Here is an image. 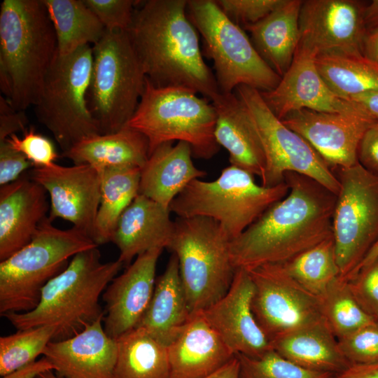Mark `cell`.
Wrapping results in <instances>:
<instances>
[{"instance_id":"f1b7e54d","label":"cell","mask_w":378,"mask_h":378,"mask_svg":"<svg viewBox=\"0 0 378 378\" xmlns=\"http://www.w3.org/2000/svg\"><path fill=\"white\" fill-rule=\"evenodd\" d=\"M270 344L281 357L310 371L334 374L351 365L324 321L282 336Z\"/></svg>"},{"instance_id":"9a60e30c","label":"cell","mask_w":378,"mask_h":378,"mask_svg":"<svg viewBox=\"0 0 378 378\" xmlns=\"http://www.w3.org/2000/svg\"><path fill=\"white\" fill-rule=\"evenodd\" d=\"M29 176L49 195V218L66 220L92 239L100 204V172L85 164L66 167L55 163L34 167Z\"/></svg>"},{"instance_id":"d4e9b609","label":"cell","mask_w":378,"mask_h":378,"mask_svg":"<svg viewBox=\"0 0 378 378\" xmlns=\"http://www.w3.org/2000/svg\"><path fill=\"white\" fill-rule=\"evenodd\" d=\"M211 103L216 114L215 139L228 152L230 164L261 178L265 171V156L242 102L232 92L220 93Z\"/></svg>"},{"instance_id":"277c9868","label":"cell","mask_w":378,"mask_h":378,"mask_svg":"<svg viewBox=\"0 0 378 378\" xmlns=\"http://www.w3.org/2000/svg\"><path fill=\"white\" fill-rule=\"evenodd\" d=\"M122 265L118 259L102 262L98 246L80 252L43 287L34 309L1 316L18 330L55 326L56 332L52 341L71 337L104 318L100 296Z\"/></svg>"},{"instance_id":"3957f363","label":"cell","mask_w":378,"mask_h":378,"mask_svg":"<svg viewBox=\"0 0 378 378\" xmlns=\"http://www.w3.org/2000/svg\"><path fill=\"white\" fill-rule=\"evenodd\" d=\"M57 54L42 0H4L0 8V88L17 111L36 106Z\"/></svg>"},{"instance_id":"e0dca14e","label":"cell","mask_w":378,"mask_h":378,"mask_svg":"<svg viewBox=\"0 0 378 378\" xmlns=\"http://www.w3.org/2000/svg\"><path fill=\"white\" fill-rule=\"evenodd\" d=\"M365 6L354 0L302 1L299 45L316 57L329 52L363 54Z\"/></svg>"},{"instance_id":"4316f807","label":"cell","mask_w":378,"mask_h":378,"mask_svg":"<svg viewBox=\"0 0 378 378\" xmlns=\"http://www.w3.org/2000/svg\"><path fill=\"white\" fill-rule=\"evenodd\" d=\"M192 315L178 261L172 253L164 271L156 279L150 302L138 327L168 346L181 334Z\"/></svg>"},{"instance_id":"83f0119b","label":"cell","mask_w":378,"mask_h":378,"mask_svg":"<svg viewBox=\"0 0 378 378\" xmlns=\"http://www.w3.org/2000/svg\"><path fill=\"white\" fill-rule=\"evenodd\" d=\"M302 4L301 0H284L264 19L244 26L258 52L281 77L290 67L300 43Z\"/></svg>"},{"instance_id":"60d3db41","label":"cell","mask_w":378,"mask_h":378,"mask_svg":"<svg viewBox=\"0 0 378 378\" xmlns=\"http://www.w3.org/2000/svg\"><path fill=\"white\" fill-rule=\"evenodd\" d=\"M107 30L127 31L132 20L136 1L83 0Z\"/></svg>"},{"instance_id":"ac0fdd59","label":"cell","mask_w":378,"mask_h":378,"mask_svg":"<svg viewBox=\"0 0 378 378\" xmlns=\"http://www.w3.org/2000/svg\"><path fill=\"white\" fill-rule=\"evenodd\" d=\"M281 121L303 137L333 171L353 167L360 141L375 120L370 114L346 115L300 109Z\"/></svg>"},{"instance_id":"52a82bcc","label":"cell","mask_w":378,"mask_h":378,"mask_svg":"<svg viewBox=\"0 0 378 378\" xmlns=\"http://www.w3.org/2000/svg\"><path fill=\"white\" fill-rule=\"evenodd\" d=\"M288 191L286 181L265 187L258 184L252 174L230 164L214 181H191L173 200L169 210L179 218H212L232 240Z\"/></svg>"},{"instance_id":"f6af8a7d","label":"cell","mask_w":378,"mask_h":378,"mask_svg":"<svg viewBox=\"0 0 378 378\" xmlns=\"http://www.w3.org/2000/svg\"><path fill=\"white\" fill-rule=\"evenodd\" d=\"M358 163L378 176V121L371 125L363 134L358 148Z\"/></svg>"},{"instance_id":"44dd1931","label":"cell","mask_w":378,"mask_h":378,"mask_svg":"<svg viewBox=\"0 0 378 378\" xmlns=\"http://www.w3.org/2000/svg\"><path fill=\"white\" fill-rule=\"evenodd\" d=\"M43 355L64 378H114L118 343L103 326V318L66 340L50 341Z\"/></svg>"},{"instance_id":"5bb4252c","label":"cell","mask_w":378,"mask_h":378,"mask_svg":"<svg viewBox=\"0 0 378 378\" xmlns=\"http://www.w3.org/2000/svg\"><path fill=\"white\" fill-rule=\"evenodd\" d=\"M247 271L254 284L252 311L270 342L324 321L319 298L297 284L281 264Z\"/></svg>"},{"instance_id":"bcb514c9","label":"cell","mask_w":378,"mask_h":378,"mask_svg":"<svg viewBox=\"0 0 378 378\" xmlns=\"http://www.w3.org/2000/svg\"><path fill=\"white\" fill-rule=\"evenodd\" d=\"M27 122L24 111L14 109L4 97H0V141L18 132L26 131Z\"/></svg>"},{"instance_id":"1f68e13d","label":"cell","mask_w":378,"mask_h":378,"mask_svg":"<svg viewBox=\"0 0 378 378\" xmlns=\"http://www.w3.org/2000/svg\"><path fill=\"white\" fill-rule=\"evenodd\" d=\"M101 174V197L92 239L99 246L111 241L120 216L139 194L141 169H106Z\"/></svg>"},{"instance_id":"11a10c76","label":"cell","mask_w":378,"mask_h":378,"mask_svg":"<svg viewBox=\"0 0 378 378\" xmlns=\"http://www.w3.org/2000/svg\"><path fill=\"white\" fill-rule=\"evenodd\" d=\"M36 378H64L53 373V370H46L39 373Z\"/></svg>"},{"instance_id":"7c38bea8","label":"cell","mask_w":378,"mask_h":378,"mask_svg":"<svg viewBox=\"0 0 378 378\" xmlns=\"http://www.w3.org/2000/svg\"><path fill=\"white\" fill-rule=\"evenodd\" d=\"M234 93L247 111L264 150L266 167L261 185L276 186L285 181L286 173L294 172L338 194L340 184L334 172L303 137L275 115L259 90L240 85Z\"/></svg>"},{"instance_id":"4fadbf2b","label":"cell","mask_w":378,"mask_h":378,"mask_svg":"<svg viewBox=\"0 0 378 378\" xmlns=\"http://www.w3.org/2000/svg\"><path fill=\"white\" fill-rule=\"evenodd\" d=\"M336 176L332 232L340 277L348 280L378 239V176L359 163Z\"/></svg>"},{"instance_id":"30bf717a","label":"cell","mask_w":378,"mask_h":378,"mask_svg":"<svg viewBox=\"0 0 378 378\" xmlns=\"http://www.w3.org/2000/svg\"><path fill=\"white\" fill-rule=\"evenodd\" d=\"M189 19L203 39L206 55L214 64L222 94L240 85L270 91L281 76L262 59L239 24L230 20L214 0H188Z\"/></svg>"},{"instance_id":"e575fe53","label":"cell","mask_w":378,"mask_h":378,"mask_svg":"<svg viewBox=\"0 0 378 378\" xmlns=\"http://www.w3.org/2000/svg\"><path fill=\"white\" fill-rule=\"evenodd\" d=\"M279 264L297 284L318 298L340 276L332 235Z\"/></svg>"},{"instance_id":"74e56055","label":"cell","mask_w":378,"mask_h":378,"mask_svg":"<svg viewBox=\"0 0 378 378\" xmlns=\"http://www.w3.org/2000/svg\"><path fill=\"white\" fill-rule=\"evenodd\" d=\"M239 378H329L332 374L305 370L271 349L258 357L236 354Z\"/></svg>"},{"instance_id":"8992f818","label":"cell","mask_w":378,"mask_h":378,"mask_svg":"<svg viewBox=\"0 0 378 378\" xmlns=\"http://www.w3.org/2000/svg\"><path fill=\"white\" fill-rule=\"evenodd\" d=\"M216 120L209 99L187 88L156 87L146 78L136 109L125 127L146 136L149 155L161 144L177 141L188 144L193 157L209 160L220 147L214 136Z\"/></svg>"},{"instance_id":"7bdbcfd3","label":"cell","mask_w":378,"mask_h":378,"mask_svg":"<svg viewBox=\"0 0 378 378\" xmlns=\"http://www.w3.org/2000/svg\"><path fill=\"white\" fill-rule=\"evenodd\" d=\"M284 0H217L224 13L234 22L248 25L264 19Z\"/></svg>"},{"instance_id":"484cf974","label":"cell","mask_w":378,"mask_h":378,"mask_svg":"<svg viewBox=\"0 0 378 378\" xmlns=\"http://www.w3.org/2000/svg\"><path fill=\"white\" fill-rule=\"evenodd\" d=\"M192 157L190 146L183 141L157 147L141 169L139 194L169 209L191 181L206 175L195 166Z\"/></svg>"},{"instance_id":"816d5d0a","label":"cell","mask_w":378,"mask_h":378,"mask_svg":"<svg viewBox=\"0 0 378 378\" xmlns=\"http://www.w3.org/2000/svg\"><path fill=\"white\" fill-rule=\"evenodd\" d=\"M204 378H239V362L236 355L222 368Z\"/></svg>"},{"instance_id":"9c48e42d","label":"cell","mask_w":378,"mask_h":378,"mask_svg":"<svg viewBox=\"0 0 378 378\" xmlns=\"http://www.w3.org/2000/svg\"><path fill=\"white\" fill-rule=\"evenodd\" d=\"M92 56L88 107L101 134L113 133L134 113L146 77L127 31L106 29Z\"/></svg>"},{"instance_id":"ee69618b","label":"cell","mask_w":378,"mask_h":378,"mask_svg":"<svg viewBox=\"0 0 378 378\" xmlns=\"http://www.w3.org/2000/svg\"><path fill=\"white\" fill-rule=\"evenodd\" d=\"M31 167V162L6 139L0 141V186L18 180Z\"/></svg>"},{"instance_id":"ba28073f","label":"cell","mask_w":378,"mask_h":378,"mask_svg":"<svg viewBox=\"0 0 378 378\" xmlns=\"http://www.w3.org/2000/svg\"><path fill=\"white\" fill-rule=\"evenodd\" d=\"M231 240L212 218L177 217L174 220L167 248L177 257L192 314L217 302L229 290L236 271L230 258Z\"/></svg>"},{"instance_id":"8d00e7d4","label":"cell","mask_w":378,"mask_h":378,"mask_svg":"<svg viewBox=\"0 0 378 378\" xmlns=\"http://www.w3.org/2000/svg\"><path fill=\"white\" fill-rule=\"evenodd\" d=\"M56 328L43 326L0 337V375L12 373L36 361L54 338Z\"/></svg>"},{"instance_id":"7402d4cb","label":"cell","mask_w":378,"mask_h":378,"mask_svg":"<svg viewBox=\"0 0 378 378\" xmlns=\"http://www.w3.org/2000/svg\"><path fill=\"white\" fill-rule=\"evenodd\" d=\"M48 211L46 190L29 176L0 187V261L31 241Z\"/></svg>"},{"instance_id":"f35d334b","label":"cell","mask_w":378,"mask_h":378,"mask_svg":"<svg viewBox=\"0 0 378 378\" xmlns=\"http://www.w3.org/2000/svg\"><path fill=\"white\" fill-rule=\"evenodd\" d=\"M337 340L342 354L351 364L378 363V321Z\"/></svg>"},{"instance_id":"f546056e","label":"cell","mask_w":378,"mask_h":378,"mask_svg":"<svg viewBox=\"0 0 378 378\" xmlns=\"http://www.w3.org/2000/svg\"><path fill=\"white\" fill-rule=\"evenodd\" d=\"M149 153L146 136L125 127L113 133L87 137L62 153V156L74 164H88L101 172L118 167L141 169Z\"/></svg>"},{"instance_id":"ffe728a7","label":"cell","mask_w":378,"mask_h":378,"mask_svg":"<svg viewBox=\"0 0 378 378\" xmlns=\"http://www.w3.org/2000/svg\"><path fill=\"white\" fill-rule=\"evenodd\" d=\"M162 251L156 248L138 255L104 291L103 326L109 337L116 340L139 325L154 292L157 262Z\"/></svg>"},{"instance_id":"b9f144b4","label":"cell","mask_w":378,"mask_h":378,"mask_svg":"<svg viewBox=\"0 0 378 378\" xmlns=\"http://www.w3.org/2000/svg\"><path fill=\"white\" fill-rule=\"evenodd\" d=\"M347 283L361 308L378 321V258L358 271Z\"/></svg>"},{"instance_id":"ab89813d","label":"cell","mask_w":378,"mask_h":378,"mask_svg":"<svg viewBox=\"0 0 378 378\" xmlns=\"http://www.w3.org/2000/svg\"><path fill=\"white\" fill-rule=\"evenodd\" d=\"M6 140L14 149L22 153L31 162L33 167H49L55 164L58 158L52 142L36 133L34 127L24 131L22 137L14 134Z\"/></svg>"},{"instance_id":"2e32d148","label":"cell","mask_w":378,"mask_h":378,"mask_svg":"<svg viewBox=\"0 0 378 378\" xmlns=\"http://www.w3.org/2000/svg\"><path fill=\"white\" fill-rule=\"evenodd\" d=\"M315 58L314 52L298 45L290 67L277 86L270 91H260L275 115L281 120L300 109L346 115L368 113L358 104L338 96L330 89L318 72Z\"/></svg>"},{"instance_id":"4dcf8cb0","label":"cell","mask_w":378,"mask_h":378,"mask_svg":"<svg viewBox=\"0 0 378 378\" xmlns=\"http://www.w3.org/2000/svg\"><path fill=\"white\" fill-rule=\"evenodd\" d=\"M114 378H169L168 346L137 327L116 339Z\"/></svg>"},{"instance_id":"8fae6325","label":"cell","mask_w":378,"mask_h":378,"mask_svg":"<svg viewBox=\"0 0 378 378\" xmlns=\"http://www.w3.org/2000/svg\"><path fill=\"white\" fill-rule=\"evenodd\" d=\"M92 47L55 56L44 80L35 115L53 135L62 153L80 141L101 134L88 104Z\"/></svg>"},{"instance_id":"db71d44e","label":"cell","mask_w":378,"mask_h":378,"mask_svg":"<svg viewBox=\"0 0 378 378\" xmlns=\"http://www.w3.org/2000/svg\"><path fill=\"white\" fill-rule=\"evenodd\" d=\"M378 258V239L369 250L362 262L360 263L351 278L356 275L361 269L370 265ZM350 278V279H351ZM349 280V279H348Z\"/></svg>"},{"instance_id":"cb8c5ba5","label":"cell","mask_w":378,"mask_h":378,"mask_svg":"<svg viewBox=\"0 0 378 378\" xmlns=\"http://www.w3.org/2000/svg\"><path fill=\"white\" fill-rule=\"evenodd\" d=\"M169 378H204L235 355L204 320L192 315L181 334L168 345Z\"/></svg>"},{"instance_id":"681fc988","label":"cell","mask_w":378,"mask_h":378,"mask_svg":"<svg viewBox=\"0 0 378 378\" xmlns=\"http://www.w3.org/2000/svg\"><path fill=\"white\" fill-rule=\"evenodd\" d=\"M349 100L360 105L378 121V91L368 92L351 97Z\"/></svg>"},{"instance_id":"7dc6e473","label":"cell","mask_w":378,"mask_h":378,"mask_svg":"<svg viewBox=\"0 0 378 378\" xmlns=\"http://www.w3.org/2000/svg\"><path fill=\"white\" fill-rule=\"evenodd\" d=\"M329 378H378V363L351 364L346 369L332 374Z\"/></svg>"},{"instance_id":"d6986e66","label":"cell","mask_w":378,"mask_h":378,"mask_svg":"<svg viewBox=\"0 0 378 378\" xmlns=\"http://www.w3.org/2000/svg\"><path fill=\"white\" fill-rule=\"evenodd\" d=\"M253 292L248 271L237 269L226 294L200 312L234 355L258 357L272 349L252 311Z\"/></svg>"},{"instance_id":"d6a6232c","label":"cell","mask_w":378,"mask_h":378,"mask_svg":"<svg viewBox=\"0 0 378 378\" xmlns=\"http://www.w3.org/2000/svg\"><path fill=\"white\" fill-rule=\"evenodd\" d=\"M53 25L59 55L96 44L106 29L83 0H42Z\"/></svg>"},{"instance_id":"603a6c76","label":"cell","mask_w":378,"mask_h":378,"mask_svg":"<svg viewBox=\"0 0 378 378\" xmlns=\"http://www.w3.org/2000/svg\"><path fill=\"white\" fill-rule=\"evenodd\" d=\"M170 213L169 209L138 194L120 216L111 239L119 250L118 260L128 266L149 250L167 248L174 230Z\"/></svg>"},{"instance_id":"836d02e7","label":"cell","mask_w":378,"mask_h":378,"mask_svg":"<svg viewBox=\"0 0 378 378\" xmlns=\"http://www.w3.org/2000/svg\"><path fill=\"white\" fill-rule=\"evenodd\" d=\"M321 76L338 96L349 99L356 94L378 91V63L363 54L329 52L316 57Z\"/></svg>"},{"instance_id":"7a4b0ae2","label":"cell","mask_w":378,"mask_h":378,"mask_svg":"<svg viewBox=\"0 0 378 378\" xmlns=\"http://www.w3.org/2000/svg\"><path fill=\"white\" fill-rule=\"evenodd\" d=\"M187 4V0L141 1L135 6L127 32L153 85L187 88L212 101L220 92L203 59Z\"/></svg>"},{"instance_id":"f5cc1de1","label":"cell","mask_w":378,"mask_h":378,"mask_svg":"<svg viewBox=\"0 0 378 378\" xmlns=\"http://www.w3.org/2000/svg\"><path fill=\"white\" fill-rule=\"evenodd\" d=\"M363 19L366 31L378 27V0H373L365 5Z\"/></svg>"},{"instance_id":"6da1fadb","label":"cell","mask_w":378,"mask_h":378,"mask_svg":"<svg viewBox=\"0 0 378 378\" xmlns=\"http://www.w3.org/2000/svg\"><path fill=\"white\" fill-rule=\"evenodd\" d=\"M284 181L289 188L286 196L231 240L236 270L285 262L332 235L337 195L297 173H286Z\"/></svg>"},{"instance_id":"f907efd6","label":"cell","mask_w":378,"mask_h":378,"mask_svg":"<svg viewBox=\"0 0 378 378\" xmlns=\"http://www.w3.org/2000/svg\"><path fill=\"white\" fill-rule=\"evenodd\" d=\"M363 55L378 63V27L366 31L363 44Z\"/></svg>"},{"instance_id":"5b68a950","label":"cell","mask_w":378,"mask_h":378,"mask_svg":"<svg viewBox=\"0 0 378 378\" xmlns=\"http://www.w3.org/2000/svg\"><path fill=\"white\" fill-rule=\"evenodd\" d=\"M49 217L40 224L31 241L0 261V314L34 309L43 287L68 265L69 259L97 246L75 227L62 230Z\"/></svg>"},{"instance_id":"d590c367","label":"cell","mask_w":378,"mask_h":378,"mask_svg":"<svg viewBox=\"0 0 378 378\" xmlns=\"http://www.w3.org/2000/svg\"><path fill=\"white\" fill-rule=\"evenodd\" d=\"M318 298L323 318L337 340L377 321L361 308L350 291L347 281L340 276Z\"/></svg>"},{"instance_id":"c3c4849f","label":"cell","mask_w":378,"mask_h":378,"mask_svg":"<svg viewBox=\"0 0 378 378\" xmlns=\"http://www.w3.org/2000/svg\"><path fill=\"white\" fill-rule=\"evenodd\" d=\"M54 365L46 357L36 360L1 378H36L37 375L46 370H55Z\"/></svg>"}]
</instances>
